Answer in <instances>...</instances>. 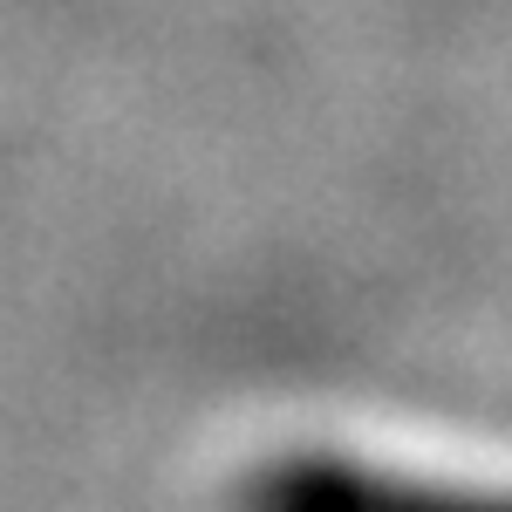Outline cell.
Masks as SVG:
<instances>
[{"label": "cell", "instance_id": "1", "mask_svg": "<svg viewBox=\"0 0 512 512\" xmlns=\"http://www.w3.org/2000/svg\"><path fill=\"white\" fill-rule=\"evenodd\" d=\"M239 512H512V499L355 472L349 458H287V465H267L260 478H246Z\"/></svg>", "mask_w": 512, "mask_h": 512}]
</instances>
